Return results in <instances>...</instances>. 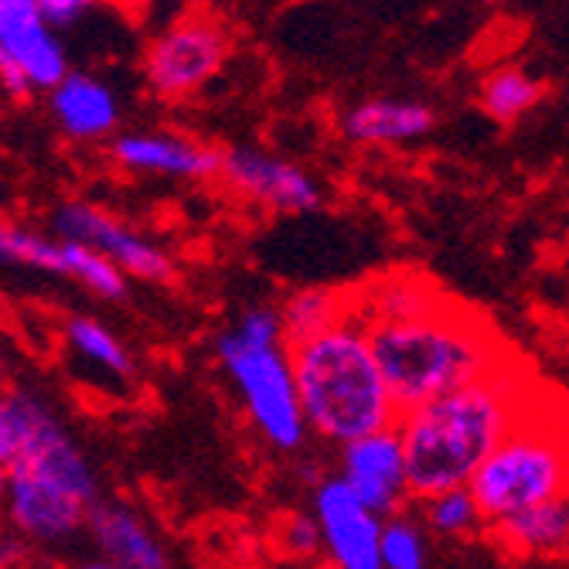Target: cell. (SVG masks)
<instances>
[{
	"label": "cell",
	"mask_w": 569,
	"mask_h": 569,
	"mask_svg": "<svg viewBox=\"0 0 569 569\" xmlns=\"http://www.w3.org/2000/svg\"><path fill=\"white\" fill-rule=\"evenodd\" d=\"M526 376L505 361L495 372L399 412L409 498L468 485L478 463L529 409Z\"/></svg>",
	"instance_id": "6da1fadb"
},
{
	"label": "cell",
	"mask_w": 569,
	"mask_h": 569,
	"mask_svg": "<svg viewBox=\"0 0 569 569\" xmlns=\"http://www.w3.org/2000/svg\"><path fill=\"white\" fill-rule=\"evenodd\" d=\"M290 366L303 423L321 440L348 443L399 420L366 325L351 315L290 345Z\"/></svg>",
	"instance_id": "7a4b0ae2"
},
{
	"label": "cell",
	"mask_w": 569,
	"mask_h": 569,
	"mask_svg": "<svg viewBox=\"0 0 569 569\" xmlns=\"http://www.w3.org/2000/svg\"><path fill=\"white\" fill-rule=\"evenodd\" d=\"M366 335L399 412L468 386L508 361L491 328L443 300L417 318L366 325Z\"/></svg>",
	"instance_id": "3957f363"
},
{
	"label": "cell",
	"mask_w": 569,
	"mask_h": 569,
	"mask_svg": "<svg viewBox=\"0 0 569 569\" xmlns=\"http://www.w3.org/2000/svg\"><path fill=\"white\" fill-rule=\"evenodd\" d=\"M96 498L99 481L86 453L76 447L56 412L44 409L21 457L8 468L4 501L11 526L28 542L59 546L82 529L86 511Z\"/></svg>",
	"instance_id": "277c9868"
},
{
	"label": "cell",
	"mask_w": 569,
	"mask_h": 569,
	"mask_svg": "<svg viewBox=\"0 0 569 569\" xmlns=\"http://www.w3.org/2000/svg\"><path fill=\"white\" fill-rule=\"evenodd\" d=\"M216 351L256 430L280 450H297L307 437V423L297 402L290 345L283 338L277 310H246L236 328L219 338Z\"/></svg>",
	"instance_id": "5b68a950"
},
{
	"label": "cell",
	"mask_w": 569,
	"mask_h": 569,
	"mask_svg": "<svg viewBox=\"0 0 569 569\" xmlns=\"http://www.w3.org/2000/svg\"><path fill=\"white\" fill-rule=\"evenodd\" d=\"M566 440L552 412L526 409L478 463L468 488L485 526H491L511 511L566 495Z\"/></svg>",
	"instance_id": "8992f818"
},
{
	"label": "cell",
	"mask_w": 569,
	"mask_h": 569,
	"mask_svg": "<svg viewBox=\"0 0 569 569\" xmlns=\"http://www.w3.org/2000/svg\"><path fill=\"white\" fill-rule=\"evenodd\" d=\"M229 59V31L209 14H188L147 48L143 72L164 99H184L209 82Z\"/></svg>",
	"instance_id": "52a82bcc"
},
{
	"label": "cell",
	"mask_w": 569,
	"mask_h": 569,
	"mask_svg": "<svg viewBox=\"0 0 569 569\" xmlns=\"http://www.w3.org/2000/svg\"><path fill=\"white\" fill-rule=\"evenodd\" d=\"M56 236L96 249L99 256H107L110 263H117L127 277H140L150 283H164L174 277V260L158 242H150L147 236L127 229L120 219L96 209L89 201L62 204L56 212Z\"/></svg>",
	"instance_id": "ba28073f"
},
{
	"label": "cell",
	"mask_w": 569,
	"mask_h": 569,
	"mask_svg": "<svg viewBox=\"0 0 569 569\" xmlns=\"http://www.w3.org/2000/svg\"><path fill=\"white\" fill-rule=\"evenodd\" d=\"M315 522L321 532V552L341 569H382L379 532L382 515H376L345 481L328 478L315 491Z\"/></svg>",
	"instance_id": "9c48e42d"
},
{
	"label": "cell",
	"mask_w": 569,
	"mask_h": 569,
	"mask_svg": "<svg viewBox=\"0 0 569 569\" xmlns=\"http://www.w3.org/2000/svg\"><path fill=\"white\" fill-rule=\"evenodd\" d=\"M219 174L246 198L256 204H263L270 212L283 216H300V212H315L321 204V188L307 171L297 164L273 158L267 150H252V147H236L222 153Z\"/></svg>",
	"instance_id": "30bf717a"
},
{
	"label": "cell",
	"mask_w": 569,
	"mask_h": 569,
	"mask_svg": "<svg viewBox=\"0 0 569 569\" xmlns=\"http://www.w3.org/2000/svg\"><path fill=\"white\" fill-rule=\"evenodd\" d=\"M341 481L382 519L406 508L409 485L396 423L341 443Z\"/></svg>",
	"instance_id": "8fae6325"
},
{
	"label": "cell",
	"mask_w": 569,
	"mask_h": 569,
	"mask_svg": "<svg viewBox=\"0 0 569 569\" xmlns=\"http://www.w3.org/2000/svg\"><path fill=\"white\" fill-rule=\"evenodd\" d=\"M0 51L21 69L31 92L51 89L66 72V48L34 0H0Z\"/></svg>",
	"instance_id": "7c38bea8"
},
{
	"label": "cell",
	"mask_w": 569,
	"mask_h": 569,
	"mask_svg": "<svg viewBox=\"0 0 569 569\" xmlns=\"http://www.w3.org/2000/svg\"><path fill=\"white\" fill-rule=\"evenodd\" d=\"M82 529H89V539L99 562L120 566V569H164L171 562L164 542L147 526L140 511H133L123 501H92L86 511Z\"/></svg>",
	"instance_id": "4fadbf2b"
},
{
	"label": "cell",
	"mask_w": 569,
	"mask_h": 569,
	"mask_svg": "<svg viewBox=\"0 0 569 569\" xmlns=\"http://www.w3.org/2000/svg\"><path fill=\"white\" fill-rule=\"evenodd\" d=\"M113 161L127 171L164 174V178H212L219 174L222 153L212 147H194L174 133H127L113 143Z\"/></svg>",
	"instance_id": "5bb4252c"
},
{
	"label": "cell",
	"mask_w": 569,
	"mask_h": 569,
	"mask_svg": "<svg viewBox=\"0 0 569 569\" xmlns=\"http://www.w3.org/2000/svg\"><path fill=\"white\" fill-rule=\"evenodd\" d=\"M48 96H51V117H56V123L72 140H102L120 123V102L113 89L92 76L66 72L48 89Z\"/></svg>",
	"instance_id": "9a60e30c"
},
{
	"label": "cell",
	"mask_w": 569,
	"mask_h": 569,
	"mask_svg": "<svg viewBox=\"0 0 569 569\" xmlns=\"http://www.w3.org/2000/svg\"><path fill=\"white\" fill-rule=\"evenodd\" d=\"M488 529L515 556H562L569 542V501L566 495H556L505 515Z\"/></svg>",
	"instance_id": "2e32d148"
},
{
	"label": "cell",
	"mask_w": 569,
	"mask_h": 569,
	"mask_svg": "<svg viewBox=\"0 0 569 569\" xmlns=\"http://www.w3.org/2000/svg\"><path fill=\"white\" fill-rule=\"evenodd\" d=\"M433 127V110L412 99H369L345 117V133L355 143H406Z\"/></svg>",
	"instance_id": "e0dca14e"
},
{
	"label": "cell",
	"mask_w": 569,
	"mask_h": 569,
	"mask_svg": "<svg viewBox=\"0 0 569 569\" xmlns=\"http://www.w3.org/2000/svg\"><path fill=\"white\" fill-rule=\"evenodd\" d=\"M443 297L423 277H382L369 290H361L358 303L348 297V315L361 325L376 321H402L417 318L423 310L437 307Z\"/></svg>",
	"instance_id": "ac0fdd59"
},
{
	"label": "cell",
	"mask_w": 569,
	"mask_h": 569,
	"mask_svg": "<svg viewBox=\"0 0 569 569\" xmlns=\"http://www.w3.org/2000/svg\"><path fill=\"white\" fill-rule=\"evenodd\" d=\"M277 315H280L287 345H297L310 335L338 325L348 315V297L328 287H303L280 303Z\"/></svg>",
	"instance_id": "d6986e66"
},
{
	"label": "cell",
	"mask_w": 569,
	"mask_h": 569,
	"mask_svg": "<svg viewBox=\"0 0 569 569\" xmlns=\"http://www.w3.org/2000/svg\"><path fill=\"white\" fill-rule=\"evenodd\" d=\"M69 239L62 236H41L21 226L0 222V270L4 267H24L69 277Z\"/></svg>",
	"instance_id": "ffe728a7"
},
{
	"label": "cell",
	"mask_w": 569,
	"mask_h": 569,
	"mask_svg": "<svg viewBox=\"0 0 569 569\" xmlns=\"http://www.w3.org/2000/svg\"><path fill=\"white\" fill-rule=\"evenodd\" d=\"M542 99V82L526 69H495L481 82V107L498 123H515Z\"/></svg>",
	"instance_id": "44dd1931"
},
{
	"label": "cell",
	"mask_w": 569,
	"mask_h": 569,
	"mask_svg": "<svg viewBox=\"0 0 569 569\" xmlns=\"http://www.w3.org/2000/svg\"><path fill=\"white\" fill-rule=\"evenodd\" d=\"M66 338H69L72 351L82 361H89V366L110 372L117 379L133 376V358H130V351L123 348V341L107 325H99L96 318H72L66 325Z\"/></svg>",
	"instance_id": "7402d4cb"
},
{
	"label": "cell",
	"mask_w": 569,
	"mask_h": 569,
	"mask_svg": "<svg viewBox=\"0 0 569 569\" xmlns=\"http://www.w3.org/2000/svg\"><path fill=\"white\" fill-rule=\"evenodd\" d=\"M423 505V522L430 532L437 536H447V539H468L475 532L485 529V519H481V508L471 495L468 485L460 488H443L437 495H427L420 498Z\"/></svg>",
	"instance_id": "603a6c76"
},
{
	"label": "cell",
	"mask_w": 569,
	"mask_h": 569,
	"mask_svg": "<svg viewBox=\"0 0 569 569\" xmlns=\"http://www.w3.org/2000/svg\"><path fill=\"white\" fill-rule=\"evenodd\" d=\"M430 559L427 552V536L417 519L399 508L382 519L379 532V566L382 569H423Z\"/></svg>",
	"instance_id": "cb8c5ba5"
},
{
	"label": "cell",
	"mask_w": 569,
	"mask_h": 569,
	"mask_svg": "<svg viewBox=\"0 0 569 569\" xmlns=\"http://www.w3.org/2000/svg\"><path fill=\"white\" fill-rule=\"evenodd\" d=\"M44 409L48 406L31 392H0V463L4 468H11L21 457Z\"/></svg>",
	"instance_id": "d4e9b609"
},
{
	"label": "cell",
	"mask_w": 569,
	"mask_h": 569,
	"mask_svg": "<svg viewBox=\"0 0 569 569\" xmlns=\"http://www.w3.org/2000/svg\"><path fill=\"white\" fill-rule=\"evenodd\" d=\"M280 546L293 559H315L321 552V532L315 515H290L280 526Z\"/></svg>",
	"instance_id": "484cf974"
},
{
	"label": "cell",
	"mask_w": 569,
	"mask_h": 569,
	"mask_svg": "<svg viewBox=\"0 0 569 569\" xmlns=\"http://www.w3.org/2000/svg\"><path fill=\"white\" fill-rule=\"evenodd\" d=\"M38 4V11L44 14V21L51 24V28H72V24H79L99 0H34Z\"/></svg>",
	"instance_id": "4316f807"
},
{
	"label": "cell",
	"mask_w": 569,
	"mask_h": 569,
	"mask_svg": "<svg viewBox=\"0 0 569 569\" xmlns=\"http://www.w3.org/2000/svg\"><path fill=\"white\" fill-rule=\"evenodd\" d=\"M28 559V539L14 532H0V566H18Z\"/></svg>",
	"instance_id": "83f0119b"
},
{
	"label": "cell",
	"mask_w": 569,
	"mask_h": 569,
	"mask_svg": "<svg viewBox=\"0 0 569 569\" xmlns=\"http://www.w3.org/2000/svg\"><path fill=\"white\" fill-rule=\"evenodd\" d=\"M102 4L117 8V11H120V14H127V18H143V14H147V8H150V0H102Z\"/></svg>",
	"instance_id": "f1b7e54d"
},
{
	"label": "cell",
	"mask_w": 569,
	"mask_h": 569,
	"mask_svg": "<svg viewBox=\"0 0 569 569\" xmlns=\"http://www.w3.org/2000/svg\"><path fill=\"white\" fill-rule=\"evenodd\" d=\"M4 498H8V468L0 463V505H4Z\"/></svg>",
	"instance_id": "f546056e"
},
{
	"label": "cell",
	"mask_w": 569,
	"mask_h": 569,
	"mask_svg": "<svg viewBox=\"0 0 569 569\" xmlns=\"http://www.w3.org/2000/svg\"><path fill=\"white\" fill-rule=\"evenodd\" d=\"M478 4H491V0H478Z\"/></svg>",
	"instance_id": "4dcf8cb0"
}]
</instances>
